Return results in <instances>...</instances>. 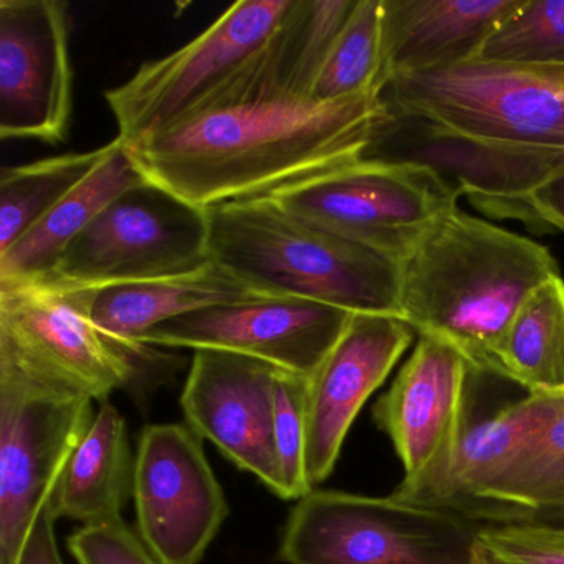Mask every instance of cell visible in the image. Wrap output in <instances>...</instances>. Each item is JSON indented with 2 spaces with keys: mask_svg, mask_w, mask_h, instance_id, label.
Here are the masks:
<instances>
[{
  "mask_svg": "<svg viewBox=\"0 0 564 564\" xmlns=\"http://www.w3.org/2000/svg\"><path fill=\"white\" fill-rule=\"evenodd\" d=\"M384 115L379 94L252 98L193 111L127 147L150 183L209 209L356 163Z\"/></svg>",
  "mask_w": 564,
  "mask_h": 564,
  "instance_id": "cell-1",
  "label": "cell"
},
{
  "mask_svg": "<svg viewBox=\"0 0 564 564\" xmlns=\"http://www.w3.org/2000/svg\"><path fill=\"white\" fill-rule=\"evenodd\" d=\"M557 275L546 247L455 207L401 260L402 319L419 336L457 349L471 371L501 376L500 349L514 315Z\"/></svg>",
  "mask_w": 564,
  "mask_h": 564,
  "instance_id": "cell-2",
  "label": "cell"
},
{
  "mask_svg": "<svg viewBox=\"0 0 564 564\" xmlns=\"http://www.w3.org/2000/svg\"><path fill=\"white\" fill-rule=\"evenodd\" d=\"M210 262L253 292L402 318L401 262L286 213L267 197L207 209Z\"/></svg>",
  "mask_w": 564,
  "mask_h": 564,
  "instance_id": "cell-3",
  "label": "cell"
},
{
  "mask_svg": "<svg viewBox=\"0 0 564 564\" xmlns=\"http://www.w3.org/2000/svg\"><path fill=\"white\" fill-rule=\"evenodd\" d=\"M391 113L507 150L564 156V67L471 61L395 75L379 91Z\"/></svg>",
  "mask_w": 564,
  "mask_h": 564,
  "instance_id": "cell-4",
  "label": "cell"
},
{
  "mask_svg": "<svg viewBox=\"0 0 564 564\" xmlns=\"http://www.w3.org/2000/svg\"><path fill=\"white\" fill-rule=\"evenodd\" d=\"M485 524L394 497L313 488L283 528L285 564H477Z\"/></svg>",
  "mask_w": 564,
  "mask_h": 564,
  "instance_id": "cell-5",
  "label": "cell"
},
{
  "mask_svg": "<svg viewBox=\"0 0 564 564\" xmlns=\"http://www.w3.org/2000/svg\"><path fill=\"white\" fill-rule=\"evenodd\" d=\"M209 262L207 209L144 181L115 197L42 282L98 289L183 275Z\"/></svg>",
  "mask_w": 564,
  "mask_h": 564,
  "instance_id": "cell-6",
  "label": "cell"
},
{
  "mask_svg": "<svg viewBox=\"0 0 564 564\" xmlns=\"http://www.w3.org/2000/svg\"><path fill=\"white\" fill-rule=\"evenodd\" d=\"M94 419V399L0 362V564H18Z\"/></svg>",
  "mask_w": 564,
  "mask_h": 564,
  "instance_id": "cell-7",
  "label": "cell"
},
{
  "mask_svg": "<svg viewBox=\"0 0 564 564\" xmlns=\"http://www.w3.org/2000/svg\"><path fill=\"white\" fill-rule=\"evenodd\" d=\"M462 194L431 167L356 161L273 191L267 199L401 262Z\"/></svg>",
  "mask_w": 564,
  "mask_h": 564,
  "instance_id": "cell-8",
  "label": "cell"
},
{
  "mask_svg": "<svg viewBox=\"0 0 564 564\" xmlns=\"http://www.w3.org/2000/svg\"><path fill=\"white\" fill-rule=\"evenodd\" d=\"M295 0H240L206 32L105 94L124 144L189 115L246 64L282 24Z\"/></svg>",
  "mask_w": 564,
  "mask_h": 564,
  "instance_id": "cell-9",
  "label": "cell"
},
{
  "mask_svg": "<svg viewBox=\"0 0 564 564\" xmlns=\"http://www.w3.org/2000/svg\"><path fill=\"white\" fill-rule=\"evenodd\" d=\"M133 356L87 318L70 290L0 285V362L104 401L133 379Z\"/></svg>",
  "mask_w": 564,
  "mask_h": 564,
  "instance_id": "cell-10",
  "label": "cell"
},
{
  "mask_svg": "<svg viewBox=\"0 0 564 564\" xmlns=\"http://www.w3.org/2000/svg\"><path fill=\"white\" fill-rule=\"evenodd\" d=\"M467 359L447 343L419 336L411 358L376 402L375 421L394 445L404 478L391 497L422 505L438 490L467 425Z\"/></svg>",
  "mask_w": 564,
  "mask_h": 564,
  "instance_id": "cell-11",
  "label": "cell"
},
{
  "mask_svg": "<svg viewBox=\"0 0 564 564\" xmlns=\"http://www.w3.org/2000/svg\"><path fill=\"white\" fill-rule=\"evenodd\" d=\"M138 534L163 564H197L229 505L199 435L184 424L148 425L134 455Z\"/></svg>",
  "mask_w": 564,
  "mask_h": 564,
  "instance_id": "cell-12",
  "label": "cell"
},
{
  "mask_svg": "<svg viewBox=\"0 0 564 564\" xmlns=\"http://www.w3.org/2000/svg\"><path fill=\"white\" fill-rule=\"evenodd\" d=\"M362 161L431 167L458 193L495 217L536 226L531 193L564 171V156L507 150L452 133L412 115L391 113L376 124Z\"/></svg>",
  "mask_w": 564,
  "mask_h": 564,
  "instance_id": "cell-13",
  "label": "cell"
},
{
  "mask_svg": "<svg viewBox=\"0 0 564 564\" xmlns=\"http://www.w3.org/2000/svg\"><path fill=\"white\" fill-rule=\"evenodd\" d=\"M352 315L312 300L259 296L171 319L148 332L141 346L236 352L308 379Z\"/></svg>",
  "mask_w": 564,
  "mask_h": 564,
  "instance_id": "cell-14",
  "label": "cell"
},
{
  "mask_svg": "<svg viewBox=\"0 0 564 564\" xmlns=\"http://www.w3.org/2000/svg\"><path fill=\"white\" fill-rule=\"evenodd\" d=\"M64 0H0V138H67L74 70Z\"/></svg>",
  "mask_w": 564,
  "mask_h": 564,
  "instance_id": "cell-15",
  "label": "cell"
},
{
  "mask_svg": "<svg viewBox=\"0 0 564 564\" xmlns=\"http://www.w3.org/2000/svg\"><path fill=\"white\" fill-rule=\"evenodd\" d=\"M414 333L398 316L352 315L308 378L305 471L312 490L335 470L352 422L411 346Z\"/></svg>",
  "mask_w": 564,
  "mask_h": 564,
  "instance_id": "cell-16",
  "label": "cell"
},
{
  "mask_svg": "<svg viewBox=\"0 0 564 564\" xmlns=\"http://www.w3.org/2000/svg\"><path fill=\"white\" fill-rule=\"evenodd\" d=\"M275 371L249 356L197 349L181 395L187 425L273 494L279 490L272 438Z\"/></svg>",
  "mask_w": 564,
  "mask_h": 564,
  "instance_id": "cell-17",
  "label": "cell"
},
{
  "mask_svg": "<svg viewBox=\"0 0 564 564\" xmlns=\"http://www.w3.org/2000/svg\"><path fill=\"white\" fill-rule=\"evenodd\" d=\"M523 0H382L381 88L395 75L475 61Z\"/></svg>",
  "mask_w": 564,
  "mask_h": 564,
  "instance_id": "cell-18",
  "label": "cell"
},
{
  "mask_svg": "<svg viewBox=\"0 0 564 564\" xmlns=\"http://www.w3.org/2000/svg\"><path fill=\"white\" fill-rule=\"evenodd\" d=\"M356 6L358 0H295L272 37L196 110L252 98H310Z\"/></svg>",
  "mask_w": 564,
  "mask_h": 564,
  "instance_id": "cell-19",
  "label": "cell"
},
{
  "mask_svg": "<svg viewBox=\"0 0 564 564\" xmlns=\"http://www.w3.org/2000/svg\"><path fill=\"white\" fill-rule=\"evenodd\" d=\"M68 290L87 318L133 355H143L141 339L163 323L199 310L265 296L214 262L166 279Z\"/></svg>",
  "mask_w": 564,
  "mask_h": 564,
  "instance_id": "cell-20",
  "label": "cell"
},
{
  "mask_svg": "<svg viewBox=\"0 0 564 564\" xmlns=\"http://www.w3.org/2000/svg\"><path fill=\"white\" fill-rule=\"evenodd\" d=\"M563 409L564 394L534 392L505 405L491 417L467 422L447 478L422 507L477 521L488 485L556 421Z\"/></svg>",
  "mask_w": 564,
  "mask_h": 564,
  "instance_id": "cell-21",
  "label": "cell"
},
{
  "mask_svg": "<svg viewBox=\"0 0 564 564\" xmlns=\"http://www.w3.org/2000/svg\"><path fill=\"white\" fill-rule=\"evenodd\" d=\"M148 181L127 144L115 138L104 163L35 224L8 252L0 253V285L42 282L67 247L124 191Z\"/></svg>",
  "mask_w": 564,
  "mask_h": 564,
  "instance_id": "cell-22",
  "label": "cell"
},
{
  "mask_svg": "<svg viewBox=\"0 0 564 564\" xmlns=\"http://www.w3.org/2000/svg\"><path fill=\"white\" fill-rule=\"evenodd\" d=\"M133 478L127 421L113 404L104 402L48 505L55 518H72L84 527L121 520L133 495Z\"/></svg>",
  "mask_w": 564,
  "mask_h": 564,
  "instance_id": "cell-23",
  "label": "cell"
},
{
  "mask_svg": "<svg viewBox=\"0 0 564 564\" xmlns=\"http://www.w3.org/2000/svg\"><path fill=\"white\" fill-rule=\"evenodd\" d=\"M564 517V409L488 485L478 507L481 524L541 523Z\"/></svg>",
  "mask_w": 564,
  "mask_h": 564,
  "instance_id": "cell-24",
  "label": "cell"
},
{
  "mask_svg": "<svg viewBox=\"0 0 564 564\" xmlns=\"http://www.w3.org/2000/svg\"><path fill=\"white\" fill-rule=\"evenodd\" d=\"M501 378L528 394H564V279L553 276L518 310L500 349Z\"/></svg>",
  "mask_w": 564,
  "mask_h": 564,
  "instance_id": "cell-25",
  "label": "cell"
},
{
  "mask_svg": "<svg viewBox=\"0 0 564 564\" xmlns=\"http://www.w3.org/2000/svg\"><path fill=\"white\" fill-rule=\"evenodd\" d=\"M111 143L88 153L47 158L9 167L0 176V253L41 223L110 153Z\"/></svg>",
  "mask_w": 564,
  "mask_h": 564,
  "instance_id": "cell-26",
  "label": "cell"
},
{
  "mask_svg": "<svg viewBox=\"0 0 564 564\" xmlns=\"http://www.w3.org/2000/svg\"><path fill=\"white\" fill-rule=\"evenodd\" d=\"M382 0H358L333 44L310 98L338 101L381 91Z\"/></svg>",
  "mask_w": 564,
  "mask_h": 564,
  "instance_id": "cell-27",
  "label": "cell"
},
{
  "mask_svg": "<svg viewBox=\"0 0 564 564\" xmlns=\"http://www.w3.org/2000/svg\"><path fill=\"white\" fill-rule=\"evenodd\" d=\"M475 61L564 67V0H523Z\"/></svg>",
  "mask_w": 564,
  "mask_h": 564,
  "instance_id": "cell-28",
  "label": "cell"
},
{
  "mask_svg": "<svg viewBox=\"0 0 564 564\" xmlns=\"http://www.w3.org/2000/svg\"><path fill=\"white\" fill-rule=\"evenodd\" d=\"M306 394L308 379L276 368L272 384V438L283 500H300L312 491L306 481Z\"/></svg>",
  "mask_w": 564,
  "mask_h": 564,
  "instance_id": "cell-29",
  "label": "cell"
},
{
  "mask_svg": "<svg viewBox=\"0 0 564 564\" xmlns=\"http://www.w3.org/2000/svg\"><path fill=\"white\" fill-rule=\"evenodd\" d=\"M477 554L485 564H564V527L485 524L478 531Z\"/></svg>",
  "mask_w": 564,
  "mask_h": 564,
  "instance_id": "cell-30",
  "label": "cell"
},
{
  "mask_svg": "<svg viewBox=\"0 0 564 564\" xmlns=\"http://www.w3.org/2000/svg\"><path fill=\"white\" fill-rule=\"evenodd\" d=\"M68 550L78 564H163L123 518L82 527L68 538Z\"/></svg>",
  "mask_w": 564,
  "mask_h": 564,
  "instance_id": "cell-31",
  "label": "cell"
},
{
  "mask_svg": "<svg viewBox=\"0 0 564 564\" xmlns=\"http://www.w3.org/2000/svg\"><path fill=\"white\" fill-rule=\"evenodd\" d=\"M55 520L51 505H45L29 531L18 564H64L55 538Z\"/></svg>",
  "mask_w": 564,
  "mask_h": 564,
  "instance_id": "cell-32",
  "label": "cell"
},
{
  "mask_svg": "<svg viewBox=\"0 0 564 564\" xmlns=\"http://www.w3.org/2000/svg\"><path fill=\"white\" fill-rule=\"evenodd\" d=\"M528 206L536 227H550L564 234V171L533 191Z\"/></svg>",
  "mask_w": 564,
  "mask_h": 564,
  "instance_id": "cell-33",
  "label": "cell"
},
{
  "mask_svg": "<svg viewBox=\"0 0 564 564\" xmlns=\"http://www.w3.org/2000/svg\"><path fill=\"white\" fill-rule=\"evenodd\" d=\"M477 564H485L484 561H481L480 557H478V554H477Z\"/></svg>",
  "mask_w": 564,
  "mask_h": 564,
  "instance_id": "cell-34",
  "label": "cell"
}]
</instances>
